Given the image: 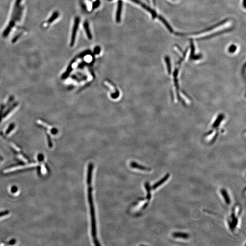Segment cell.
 Wrapping results in <instances>:
<instances>
[{"label": "cell", "mask_w": 246, "mask_h": 246, "mask_svg": "<svg viewBox=\"0 0 246 246\" xmlns=\"http://www.w3.org/2000/svg\"><path fill=\"white\" fill-rule=\"evenodd\" d=\"M94 168V164L92 163L88 164V167L87 173V184H88V200L89 202L90 215L91 217L92 235L94 243L95 245H100L99 243L97 238L96 234V226L95 215V207H94V201L93 199L92 187V176L93 169Z\"/></svg>", "instance_id": "obj_1"}, {"label": "cell", "mask_w": 246, "mask_h": 246, "mask_svg": "<svg viewBox=\"0 0 246 246\" xmlns=\"http://www.w3.org/2000/svg\"><path fill=\"white\" fill-rule=\"evenodd\" d=\"M227 21V19L224 20L223 21H221V22H220V23H218L216 24V25H213V26L210 27H208V28H206V29H204L203 30L200 31L199 32H192V33H181V32H176V33H175V34L176 35L178 36L184 37V36H186L195 35H197L199 34H202V33H204V32H206L212 30V29H214V28H216V27H219V26H221V25H223V24H224L225 23H226Z\"/></svg>", "instance_id": "obj_2"}, {"label": "cell", "mask_w": 246, "mask_h": 246, "mask_svg": "<svg viewBox=\"0 0 246 246\" xmlns=\"http://www.w3.org/2000/svg\"><path fill=\"white\" fill-rule=\"evenodd\" d=\"M80 22L79 17H77L75 20L74 26L73 28L72 36H71V42H70V46L73 47L74 45L76 37L77 32L79 26Z\"/></svg>", "instance_id": "obj_3"}, {"label": "cell", "mask_w": 246, "mask_h": 246, "mask_svg": "<svg viewBox=\"0 0 246 246\" xmlns=\"http://www.w3.org/2000/svg\"><path fill=\"white\" fill-rule=\"evenodd\" d=\"M131 1L135 2L136 3L140 5L141 7H142L143 8L145 9L146 11H147L148 12H149V13L151 14L153 19H155L156 18V17H158V15L156 12L155 10L151 8L150 7H149L147 5H146L145 4H144L143 2L140 1V0H131Z\"/></svg>", "instance_id": "obj_4"}, {"label": "cell", "mask_w": 246, "mask_h": 246, "mask_svg": "<svg viewBox=\"0 0 246 246\" xmlns=\"http://www.w3.org/2000/svg\"><path fill=\"white\" fill-rule=\"evenodd\" d=\"M38 164V163H36L30 164H27V165H26V166H20V167H16L11 168L4 170L3 172L4 173H9V172H13L14 171H17V170H21V169H25V168L31 167H37Z\"/></svg>", "instance_id": "obj_5"}, {"label": "cell", "mask_w": 246, "mask_h": 246, "mask_svg": "<svg viewBox=\"0 0 246 246\" xmlns=\"http://www.w3.org/2000/svg\"><path fill=\"white\" fill-rule=\"evenodd\" d=\"M122 5L123 3L121 0H119L118 2L117 10L116 14V21L117 23L121 22Z\"/></svg>", "instance_id": "obj_6"}, {"label": "cell", "mask_w": 246, "mask_h": 246, "mask_svg": "<svg viewBox=\"0 0 246 246\" xmlns=\"http://www.w3.org/2000/svg\"><path fill=\"white\" fill-rule=\"evenodd\" d=\"M170 174H167L166 175H164V176L163 178L161 179V180H160L159 182H157L155 183L152 186V189L153 190H155L156 189H157L158 187L159 186H160L161 185H162L163 184H164L165 182H167V180L170 177Z\"/></svg>", "instance_id": "obj_7"}, {"label": "cell", "mask_w": 246, "mask_h": 246, "mask_svg": "<svg viewBox=\"0 0 246 246\" xmlns=\"http://www.w3.org/2000/svg\"><path fill=\"white\" fill-rule=\"evenodd\" d=\"M130 167L134 169H139L140 170L144 171H150L151 169H149V168L146 167H144V166L137 163L135 162H131L130 163Z\"/></svg>", "instance_id": "obj_8"}, {"label": "cell", "mask_w": 246, "mask_h": 246, "mask_svg": "<svg viewBox=\"0 0 246 246\" xmlns=\"http://www.w3.org/2000/svg\"><path fill=\"white\" fill-rule=\"evenodd\" d=\"M157 18H158V19H159V20H160V21H161V22L164 24V25L166 26L167 29L169 30V31L171 33H173V32H174V30H173V28H172V27H171V25L169 24V23L167 22V20H166L165 19H164L163 16L158 15Z\"/></svg>", "instance_id": "obj_9"}, {"label": "cell", "mask_w": 246, "mask_h": 246, "mask_svg": "<svg viewBox=\"0 0 246 246\" xmlns=\"http://www.w3.org/2000/svg\"><path fill=\"white\" fill-rule=\"evenodd\" d=\"M15 25V22H14L13 21L11 20V22H10L9 25H8L7 28L5 30L3 33V36L5 38V37H8L9 34H10L12 28L14 27Z\"/></svg>", "instance_id": "obj_10"}, {"label": "cell", "mask_w": 246, "mask_h": 246, "mask_svg": "<svg viewBox=\"0 0 246 246\" xmlns=\"http://www.w3.org/2000/svg\"><path fill=\"white\" fill-rule=\"evenodd\" d=\"M229 222V226L231 229H233L236 227V225L238 223V218H236V217L235 216L234 214H232L231 217V219Z\"/></svg>", "instance_id": "obj_11"}, {"label": "cell", "mask_w": 246, "mask_h": 246, "mask_svg": "<svg viewBox=\"0 0 246 246\" xmlns=\"http://www.w3.org/2000/svg\"><path fill=\"white\" fill-rule=\"evenodd\" d=\"M172 236L175 238H181L186 239L189 238V234L184 232H175L172 234Z\"/></svg>", "instance_id": "obj_12"}, {"label": "cell", "mask_w": 246, "mask_h": 246, "mask_svg": "<svg viewBox=\"0 0 246 246\" xmlns=\"http://www.w3.org/2000/svg\"><path fill=\"white\" fill-rule=\"evenodd\" d=\"M221 193L222 196L223 197L226 204L227 205L230 204L231 203V200H230V197H229V195L228 194L227 190L224 189H223L221 190Z\"/></svg>", "instance_id": "obj_13"}, {"label": "cell", "mask_w": 246, "mask_h": 246, "mask_svg": "<svg viewBox=\"0 0 246 246\" xmlns=\"http://www.w3.org/2000/svg\"><path fill=\"white\" fill-rule=\"evenodd\" d=\"M231 29H226V30H224L218 32H216L215 34H213L211 35L210 36H206V37H203V38H201L198 39V40H205V39H207L210 38H212V37H215V36H216L218 35H220L221 34H224V33H225V32H227L229 31H231Z\"/></svg>", "instance_id": "obj_14"}, {"label": "cell", "mask_w": 246, "mask_h": 246, "mask_svg": "<svg viewBox=\"0 0 246 246\" xmlns=\"http://www.w3.org/2000/svg\"><path fill=\"white\" fill-rule=\"evenodd\" d=\"M19 105V103L15 102L12 104V106H10V107L8 108V109H7V110L5 111L3 114V116L2 117L5 118L9 114H10L12 110H13L16 107H17Z\"/></svg>", "instance_id": "obj_15"}, {"label": "cell", "mask_w": 246, "mask_h": 246, "mask_svg": "<svg viewBox=\"0 0 246 246\" xmlns=\"http://www.w3.org/2000/svg\"><path fill=\"white\" fill-rule=\"evenodd\" d=\"M84 27L86 34L88 38L89 39L91 40L92 38V37L90 31V29H89V26H88V22H85V23H84Z\"/></svg>", "instance_id": "obj_16"}, {"label": "cell", "mask_w": 246, "mask_h": 246, "mask_svg": "<svg viewBox=\"0 0 246 246\" xmlns=\"http://www.w3.org/2000/svg\"><path fill=\"white\" fill-rule=\"evenodd\" d=\"M59 16V13L58 12H55L53 13L52 16H51L50 18L48 20V23H51L52 22H53L56 19H57Z\"/></svg>", "instance_id": "obj_17"}, {"label": "cell", "mask_w": 246, "mask_h": 246, "mask_svg": "<svg viewBox=\"0 0 246 246\" xmlns=\"http://www.w3.org/2000/svg\"><path fill=\"white\" fill-rule=\"evenodd\" d=\"M15 124L14 123H11V124L9 125L8 127L7 130L5 131V134H6V135H8V134H9L11 133V132H12V131L14 130V128L15 127Z\"/></svg>", "instance_id": "obj_18"}, {"label": "cell", "mask_w": 246, "mask_h": 246, "mask_svg": "<svg viewBox=\"0 0 246 246\" xmlns=\"http://www.w3.org/2000/svg\"><path fill=\"white\" fill-rule=\"evenodd\" d=\"M38 124H39L40 125L42 126L43 127H45V128H46V129H51L52 128V127H51L50 126L47 125V123L44 122H43V121H40V120H38Z\"/></svg>", "instance_id": "obj_19"}, {"label": "cell", "mask_w": 246, "mask_h": 246, "mask_svg": "<svg viewBox=\"0 0 246 246\" xmlns=\"http://www.w3.org/2000/svg\"><path fill=\"white\" fill-rule=\"evenodd\" d=\"M5 106L3 103H1L0 105V122L2 120V116H3V112Z\"/></svg>", "instance_id": "obj_20"}, {"label": "cell", "mask_w": 246, "mask_h": 246, "mask_svg": "<svg viewBox=\"0 0 246 246\" xmlns=\"http://www.w3.org/2000/svg\"><path fill=\"white\" fill-rule=\"evenodd\" d=\"M46 136L47 138L48 145H49V147L50 148H52V147H53V143H52V140H51V139L50 136L49 134H48L47 133H46Z\"/></svg>", "instance_id": "obj_21"}, {"label": "cell", "mask_w": 246, "mask_h": 246, "mask_svg": "<svg viewBox=\"0 0 246 246\" xmlns=\"http://www.w3.org/2000/svg\"><path fill=\"white\" fill-rule=\"evenodd\" d=\"M236 48L237 47H236V46L235 45H232L229 47L228 50H229V52H230V53H233L235 52L236 51Z\"/></svg>", "instance_id": "obj_22"}, {"label": "cell", "mask_w": 246, "mask_h": 246, "mask_svg": "<svg viewBox=\"0 0 246 246\" xmlns=\"http://www.w3.org/2000/svg\"><path fill=\"white\" fill-rule=\"evenodd\" d=\"M9 214V212L8 211H4V212H0V218L2 217L8 216Z\"/></svg>", "instance_id": "obj_23"}, {"label": "cell", "mask_w": 246, "mask_h": 246, "mask_svg": "<svg viewBox=\"0 0 246 246\" xmlns=\"http://www.w3.org/2000/svg\"><path fill=\"white\" fill-rule=\"evenodd\" d=\"M100 5V1H99V0L96 1L94 2V4L93 5V9H95L99 7V5Z\"/></svg>", "instance_id": "obj_24"}, {"label": "cell", "mask_w": 246, "mask_h": 246, "mask_svg": "<svg viewBox=\"0 0 246 246\" xmlns=\"http://www.w3.org/2000/svg\"><path fill=\"white\" fill-rule=\"evenodd\" d=\"M11 145H12V147L16 151L19 152L21 151L20 149L16 145H15L14 143H11Z\"/></svg>", "instance_id": "obj_25"}, {"label": "cell", "mask_w": 246, "mask_h": 246, "mask_svg": "<svg viewBox=\"0 0 246 246\" xmlns=\"http://www.w3.org/2000/svg\"><path fill=\"white\" fill-rule=\"evenodd\" d=\"M14 99V96H11L9 97V98L8 100V102H7V106H8L13 101Z\"/></svg>", "instance_id": "obj_26"}, {"label": "cell", "mask_w": 246, "mask_h": 246, "mask_svg": "<svg viewBox=\"0 0 246 246\" xmlns=\"http://www.w3.org/2000/svg\"><path fill=\"white\" fill-rule=\"evenodd\" d=\"M18 157L21 160H22V161H23L24 162H28V160H27V159H26L25 157H24L23 156H22V155H19V156H18Z\"/></svg>", "instance_id": "obj_27"}, {"label": "cell", "mask_w": 246, "mask_h": 246, "mask_svg": "<svg viewBox=\"0 0 246 246\" xmlns=\"http://www.w3.org/2000/svg\"><path fill=\"white\" fill-rule=\"evenodd\" d=\"M42 172L43 174H45L46 173V169L44 164H42Z\"/></svg>", "instance_id": "obj_28"}, {"label": "cell", "mask_w": 246, "mask_h": 246, "mask_svg": "<svg viewBox=\"0 0 246 246\" xmlns=\"http://www.w3.org/2000/svg\"><path fill=\"white\" fill-rule=\"evenodd\" d=\"M43 158H44V157H43V156L42 154H40L38 156V160L39 161H42V160H43Z\"/></svg>", "instance_id": "obj_29"}, {"label": "cell", "mask_w": 246, "mask_h": 246, "mask_svg": "<svg viewBox=\"0 0 246 246\" xmlns=\"http://www.w3.org/2000/svg\"><path fill=\"white\" fill-rule=\"evenodd\" d=\"M22 1V0H16V2L15 5H16V6L20 5V4L21 2Z\"/></svg>", "instance_id": "obj_30"}, {"label": "cell", "mask_w": 246, "mask_h": 246, "mask_svg": "<svg viewBox=\"0 0 246 246\" xmlns=\"http://www.w3.org/2000/svg\"><path fill=\"white\" fill-rule=\"evenodd\" d=\"M51 132L52 133V134H55L57 133V130L55 129H51Z\"/></svg>", "instance_id": "obj_31"}, {"label": "cell", "mask_w": 246, "mask_h": 246, "mask_svg": "<svg viewBox=\"0 0 246 246\" xmlns=\"http://www.w3.org/2000/svg\"><path fill=\"white\" fill-rule=\"evenodd\" d=\"M94 51H95V53H99L100 51V49H99V47H97Z\"/></svg>", "instance_id": "obj_32"}, {"label": "cell", "mask_w": 246, "mask_h": 246, "mask_svg": "<svg viewBox=\"0 0 246 246\" xmlns=\"http://www.w3.org/2000/svg\"><path fill=\"white\" fill-rule=\"evenodd\" d=\"M16 190H17V187H12V193H15L16 192Z\"/></svg>", "instance_id": "obj_33"}, {"label": "cell", "mask_w": 246, "mask_h": 246, "mask_svg": "<svg viewBox=\"0 0 246 246\" xmlns=\"http://www.w3.org/2000/svg\"><path fill=\"white\" fill-rule=\"evenodd\" d=\"M19 36L20 35L17 36H16L15 38H13V40H12V42H15L17 40V39H18V38H19Z\"/></svg>", "instance_id": "obj_34"}, {"label": "cell", "mask_w": 246, "mask_h": 246, "mask_svg": "<svg viewBox=\"0 0 246 246\" xmlns=\"http://www.w3.org/2000/svg\"><path fill=\"white\" fill-rule=\"evenodd\" d=\"M11 242H12V243H11V242H10V243H10V244H14V243H15V242H16L15 240H14V239L12 240H11Z\"/></svg>", "instance_id": "obj_35"}, {"label": "cell", "mask_w": 246, "mask_h": 246, "mask_svg": "<svg viewBox=\"0 0 246 246\" xmlns=\"http://www.w3.org/2000/svg\"><path fill=\"white\" fill-rule=\"evenodd\" d=\"M243 6L244 7V8H245V0H243Z\"/></svg>", "instance_id": "obj_36"}, {"label": "cell", "mask_w": 246, "mask_h": 246, "mask_svg": "<svg viewBox=\"0 0 246 246\" xmlns=\"http://www.w3.org/2000/svg\"><path fill=\"white\" fill-rule=\"evenodd\" d=\"M0 160H3V158H2L1 156H0Z\"/></svg>", "instance_id": "obj_37"}, {"label": "cell", "mask_w": 246, "mask_h": 246, "mask_svg": "<svg viewBox=\"0 0 246 246\" xmlns=\"http://www.w3.org/2000/svg\"><path fill=\"white\" fill-rule=\"evenodd\" d=\"M109 1H111V0H109Z\"/></svg>", "instance_id": "obj_38"}]
</instances>
